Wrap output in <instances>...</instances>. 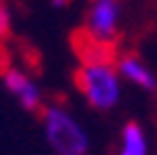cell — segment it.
Masks as SVG:
<instances>
[{"label":"cell","mask_w":157,"mask_h":155,"mask_svg":"<svg viewBox=\"0 0 157 155\" xmlns=\"http://www.w3.org/2000/svg\"><path fill=\"white\" fill-rule=\"evenodd\" d=\"M37 115H40L43 135L52 155H90L92 153L90 133L82 125V120L70 110V105L60 100H48Z\"/></svg>","instance_id":"obj_1"},{"label":"cell","mask_w":157,"mask_h":155,"mask_svg":"<svg viewBox=\"0 0 157 155\" xmlns=\"http://www.w3.org/2000/svg\"><path fill=\"white\" fill-rule=\"evenodd\" d=\"M75 88L80 98L95 110V113H110L122 103V90L125 80L117 60H105V63H77L72 73Z\"/></svg>","instance_id":"obj_2"},{"label":"cell","mask_w":157,"mask_h":155,"mask_svg":"<svg viewBox=\"0 0 157 155\" xmlns=\"http://www.w3.org/2000/svg\"><path fill=\"white\" fill-rule=\"evenodd\" d=\"M125 10H127V0H90L80 30L95 40L117 45L122 35Z\"/></svg>","instance_id":"obj_3"},{"label":"cell","mask_w":157,"mask_h":155,"mask_svg":"<svg viewBox=\"0 0 157 155\" xmlns=\"http://www.w3.org/2000/svg\"><path fill=\"white\" fill-rule=\"evenodd\" d=\"M0 83H3V88L17 100V105H20L23 110H28V113H35L37 115V113L43 110V105L48 103L43 85L35 80L33 73H28L20 65L0 63Z\"/></svg>","instance_id":"obj_4"},{"label":"cell","mask_w":157,"mask_h":155,"mask_svg":"<svg viewBox=\"0 0 157 155\" xmlns=\"http://www.w3.org/2000/svg\"><path fill=\"white\" fill-rule=\"evenodd\" d=\"M117 70H120L122 80L137 90H142L147 95L157 93V70L145 60L140 53L132 50H120L117 55Z\"/></svg>","instance_id":"obj_5"},{"label":"cell","mask_w":157,"mask_h":155,"mask_svg":"<svg viewBox=\"0 0 157 155\" xmlns=\"http://www.w3.org/2000/svg\"><path fill=\"white\" fill-rule=\"evenodd\" d=\"M70 45H72V53L77 58V63H105V60H117V55H120V48L117 45L95 40V38H90L82 30L72 33Z\"/></svg>","instance_id":"obj_6"},{"label":"cell","mask_w":157,"mask_h":155,"mask_svg":"<svg viewBox=\"0 0 157 155\" xmlns=\"http://www.w3.org/2000/svg\"><path fill=\"white\" fill-rule=\"evenodd\" d=\"M115 155H152L150 135L140 120H127L122 125Z\"/></svg>","instance_id":"obj_7"},{"label":"cell","mask_w":157,"mask_h":155,"mask_svg":"<svg viewBox=\"0 0 157 155\" xmlns=\"http://www.w3.org/2000/svg\"><path fill=\"white\" fill-rule=\"evenodd\" d=\"M10 33H13V13L10 8L0 0V50L5 48V43L10 40Z\"/></svg>","instance_id":"obj_8"},{"label":"cell","mask_w":157,"mask_h":155,"mask_svg":"<svg viewBox=\"0 0 157 155\" xmlns=\"http://www.w3.org/2000/svg\"><path fill=\"white\" fill-rule=\"evenodd\" d=\"M50 3H52V5H55V8H65V5H67V3H70V0H50Z\"/></svg>","instance_id":"obj_9"},{"label":"cell","mask_w":157,"mask_h":155,"mask_svg":"<svg viewBox=\"0 0 157 155\" xmlns=\"http://www.w3.org/2000/svg\"><path fill=\"white\" fill-rule=\"evenodd\" d=\"M155 3H157V0H155Z\"/></svg>","instance_id":"obj_10"}]
</instances>
